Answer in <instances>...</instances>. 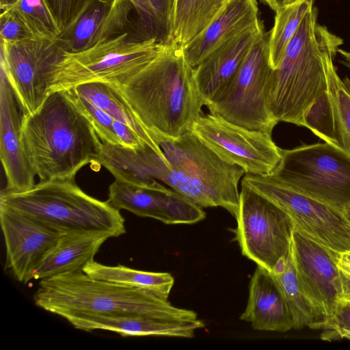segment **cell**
Returning a JSON list of instances; mask_svg holds the SVG:
<instances>
[{"mask_svg":"<svg viewBox=\"0 0 350 350\" xmlns=\"http://www.w3.org/2000/svg\"><path fill=\"white\" fill-rule=\"evenodd\" d=\"M241 182L285 211L308 238L338 253L350 252V223L342 211L288 187L271 174H247Z\"/></svg>","mask_w":350,"mask_h":350,"instance_id":"8fae6325","label":"cell"},{"mask_svg":"<svg viewBox=\"0 0 350 350\" xmlns=\"http://www.w3.org/2000/svg\"><path fill=\"white\" fill-rule=\"evenodd\" d=\"M235 229L243 256L273 272L291 250L295 224L269 199L241 182Z\"/></svg>","mask_w":350,"mask_h":350,"instance_id":"30bf717a","label":"cell"},{"mask_svg":"<svg viewBox=\"0 0 350 350\" xmlns=\"http://www.w3.org/2000/svg\"><path fill=\"white\" fill-rule=\"evenodd\" d=\"M63 91L70 100L90 120L102 142L112 145L122 146L115 129L116 120L79 95L72 88Z\"/></svg>","mask_w":350,"mask_h":350,"instance_id":"d6a6232c","label":"cell"},{"mask_svg":"<svg viewBox=\"0 0 350 350\" xmlns=\"http://www.w3.org/2000/svg\"><path fill=\"white\" fill-rule=\"evenodd\" d=\"M314 4L306 13L278 68L273 70L269 109L278 122L304 126V116L327 89V67L342 38L317 22Z\"/></svg>","mask_w":350,"mask_h":350,"instance_id":"3957f363","label":"cell"},{"mask_svg":"<svg viewBox=\"0 0 350 350\" xmlns=\"http://www.w3.org/2000/svg\"><path fill=\"white\" fill-rule=\"evenodd\" d=\"M269 38V31H263L235 75L206 107L232 123L272 133L278 122L269 104L273 73Z\"/></svg>","mask_w":350,"mask_h":350,"instance_id":"9c48e42d","label":"cell"},{"mask_svg":"<svg viewBox=\"0 0 350 350\" xmlns=\"http://www.w3.org/2000/svg\"><path fill=\"white\" fill-rule=\"evenodd\" d=\"M259 21L256 0H228L208 25L182 48L185 60L195 68L220 45Z\"/></svg>","mask_w":350,"mask_h":350,"instance_id":"44dd1931","label":"cell"},{"mask_svg":"<svg viewBox=\"0 0 350 350\" xmlns=\"http://www.w3.org/2000/svg\"><path fill=\"white\" fill-rule=\"evenodd\" d=\"M327 83L333 106L337 147L350 157V79L338 76L334 60L327 67Z\"/></svg>","mask_w":350,"mask_h":350,"instance_id":"f546056e","label":"cell"},{"mask_svg":"<svg viewBox=\"0 0 350 350\" xmlns=\"http://www.w3.org/2000/svg\"><path fill=\"white\" fill-rule=\"evenodd\" d=\"M323 340L346 338L350 340V301L340 299L332 319L326 323Z\"/></svg>","mask_w":350,"mask_h":350,"instance_id":"e575fe53","label":"cell"},{"mask_svg":"<svg viewBox=\"0 0 350 350\" xmlns=\"http://www.w3.org/2000/svg\"><path fill=\"white\" fill-rule=\"evenodd\" d=\"M64 53L57 38L1 41L0 69L6 75L23 114L34 113L44 103L49 96L51 73Z\"/></svg>","mask_w":350,"mask_h":350,"instance_id":"4fadbf2b","label":"cell"},{"mask_svg":"<svg viewBox=\"0 0 350 350\" xmlns=\"http://www.w3.org/2000/svg\"><path fill=\"white\" fill-rule=\"evenodd\" d=\"M304 122V126L315 135L338 148L332 102L327 89L306 111Z\"/></svg>","mask_w":350,"mask_h":350,"instance_id":"1f68e13d","label":"cell"},{"mask_svg":"<svg viewBox=\"0 0 350 350\" xmlns=\"http://www.w3.org/2000/svg\"><path fill=\"white\" fill-rule=\"evenodd\" d=\"M338 53L342 57L340 62L350 70V52L339 49Z\"/></svg>","mask_w":350,"mask_h":350,"instance_id":"74e56055","label":"cell"},{"mask_svg":"<svg viewBox=\"0 0 350 350\" xmlns=\"http://www.w3.org/2000/svg\"><path fill=\"white\" fill-rule=\"evenodd\" d=\"M263 31V23L259 21L220 45L193 68L194 79L204 105L207 106L235 75Z\"/></svg>","mask_w":350,"mask_h":350,"instance_id":"ffe728a7","label":"cell"},{"mask_svg":"<svg viewBox=\"0 0 350 350\" xmlns=\"http://www.w3.org/2000/svg\"><path fill=\"white\" fill-rule=\"evenodd\" d=\"M33 301L37 306L56 315L75 311L198 319L194 311L176 307L168 299L148 291L94 279L83 271L40 280Z\"/></svg>","mask_w":350,"mask_h":350,"instance_id":"277c9868","label":"cell"},{"mask_svg":"<svg viewBox=\"0 0 350 350\" xmlns=\"http://www.w3.org/2000/svg\"><path fill=\"white\" fill-rule=\"evenodd\" d=\"M342 213H343L345 217H346V219L350 223V204L346 205L343 208Z\"/></svg>","mask_w":350,"mask_h":350,"instance_id":"ab89813d","label":"cell"},{"mask_svg":"<svg viewBox=\"0 0 350 350\" xmlns=\"http://www.w3.org/2000/svg\"><path fill=\"white\" fill-rule=\"evenodd\" d=\"M21 141L40 181L75 180L82 167L95 163L102 146L90 120L64 91L51 93L37 111L23 114Z\"/></svg>","mask_w":350,"mask_h":350,"instance_id":"6da1fadb","label":"cell"},{"mask_svg":"<svg viewBox=\"0 0 350 350\" xmlns=\"http://www.w3.org/2000/svg\"><path fill=\"white\" fill-rule=\"evenodd\" d=\"M118 89L148 132L177 137L202 115L193 68L174 43L165 44L149 64Z\"/></svg>","mask_w":350,"mask_h":350,"instance_id":"7a4b0ae2","label":"cell"},{"mask_svg":"<svg viewBox=\"0 0 350 350\" xmlns=\"http://www.w3.org/2000/svg\"><path fill=\"white\" fill-rule=\"evenodd\" d=\"M240 319L259 331L286 332L293 329V317L271 272L257 265Z\"/></svg>","mask_w":350,"mask_h":350,"instance_id":"7402d4cb","label":"cell"},{"mask_svg":"<svg viewBox=\"0 0 350 350\" xmlns=\"http://www.w3.org/2000/svg\"><path fill=\"white\" fill-rule=\"evenodd\" d=\"M0 222L6 250V267L23 283L55 245L62 232L44 222L0 204Z\"/></svg>","mask_w":350,"mask_h":350,"instance_id":"2e32d148","label":"cell"},{"mask_svg":"<svg viewBox=\"0 0 350 350\" xmlns=\"http://www.w3.org/2000/svg\"><path fill=\"white\" fill-rule=\"evenodd\" d=\"M9 8L13 10L38 37L56 39L62 31L45 0H16Z\"/></svg>","mask_w":350,"mask_h":350,"instance_id":"4dcf8cb0","label":"cell"},{"mask_svg":"<svg viewBox=\"0 0 350 350\" xmlns=\"http://www.w3.org/2000/svg\"><path fill=\"white\" fill-rule=\"evenodd\" d=\"M164 44L127 31L83 51L65 52L51 73L49 95L95 81L118 88L149 64Z\"/></svg>","mask_w":350,"mask_h":350,"instance_id":"52a82bcc","label":"cell"},{"mask_svg":"<svg viewBox=\"0 0 350 350\" xmlns=\"http://www.w3.org/2000/svg\"><path fill=\"white\" fill-rule=\"evenodd\" d=\"M299 1H301V0H287V4L286 5L293 3Z\"/></svg>","mask_w":350,"mask_h":350,"instance_id":"60d3db41","label":"cell"},{"mask_svg":"<svg viewBox=\"0 0 350 350\" xmlns=\"http://www.w3.org/2000/svg\"><path fill=\"white\" fill-rule=\"evenodd\" d=\"M58 316L75 328L84 331L107 330L122 336H161L193 338L204 327L200 319L170 317H149L134 314H98L85 312H63Z\"/></svg>","mask_w":350,"mask_h":350,"instance_id":"ac0fdd59","label":"cell"},{"mask_svg":"<svg viewBox=\"0 0 350 350\" xmlns=\"http://www.w3.org/2000/svg\"><path fill=\"white\" fill-rule=\"evenodd\" d=\"M228 0H174L170 42L183 47L200 34Z\"/></svg>","mask_w":350,"mask_h":350,"instance_id":"d4e9b609","label":"cell"},{"mask_svg":"<svg viewBox=\"0 0 350 350\" xmlns=\"http://www.w3.org/2000/svg\"><path fill=\"white\" fill-rule=\"evenodd\" d=\"M70 88L115 120L127 125L146 145L167 159L161 147L152 139L147 128L117 87L109 83L95 81Z\"/></svg>","mask_w":350,"mask_h":350,"instance_id":"cb8c5ba5","label":"cell"},{"mask_svg":"<svg viewBox=\"0 0 350 350\" xmlns=\"http://www.w3.org/2000/svg\"><path fill=\"white\" fill-rule=\"evenodd\" d=\"M314 0H301L286 5L275 12L274 25L269 31V62L278 68L286 49Z\"/></svg>","mask_w":350,"mask_h":350,"instance_id":"f1b7e54d","label":"cell"},{"mask_svg":"<svg viewBox=\"0 0 350 350\" xmlns=\"http://www.w3.org/2000/svg\"><path fill=\"white\" fill-rule=\"evenodd\" d=\"M275 12L287 4V0H262Z\"/></svg>","mask_w":350,"mask_h":350,"instance_id":"8d00e7d4","label":"cell"},{"mask_svg":"<svg viewBox=\"0 0 350 350\" xmlns=\"http://www.w3.org/2000/svg\"><path fill=\"white\" fill-rule=\"evenodd\" d=\"M62 30L78 14L86 0H45Z\"/></svg>","mask_w":350,"mask_h":350,"instance_id":"d590c367","label":"cell"},{"mask_svg":"<svg viewBox=\"0 0 350 350\" xmlns=\"http://www.w3.org/2000/svg\"><path fill=\"white\" fill-rule=\"evenodd\" d=\"M338 252L332 251L304 235L295 228L291 254L301 288L324 324L333 317L343 297Z\"/></svg>","mask_w":350,"mask_h":350,"instance_id":"5bb4252c","label":"cell"},{"mask_svg":"<svg viewBox=\"0 0 350 350\" xmlns=\"http://www.w3.org/2000/svg\"><path fill=\"white\" fill-rule=\"evenodd\" d=\"M0 37L4 42H14L38 37L25 22L11 8L1 10Z\"/></svg>","mask_w":350,"mask_h":350,"instance_id":"836d02e7","label":"cell"},{"mask_svg":"<svg viewBox=\"0 0 350 350\" xmlns=\"http://www.w3.org/2000/svg\"><path fill=\"white\" fill-rule=\"evenodd\" d=\"M107 201L118 211L126 210L168 225L193 224L206 217L201 206L157 180L141 184L115 178Z\"/></svg>","mask_w":350,"mask_h":350,"instance_id":"9a60e30c","label":"cell"},{"mask_svg":"<svg viewBox=\"0 0 350 350\" xmlns=\"http://www.w3.org/2000/svg\"><path fill=\"white\" fill-rule=\"evenodd\" d=\"M133 10L130 0H86L57 39L65 52L85 50L129 31Z\"/></svg>","mask_w":350,"mask_h":350,"instance_id":"e0dca14e","label":"cell"},{"mask_svg":"<svg viewBox=\"0 0 350 350\" xmlns=\"http://www.w3.org/2000/svg\"><path fill=\"white\" fill-rule=\"evenodd\" d=\"M293 317V329H323L324 322L304 293L297 278L291 250L288 256L271 272Z\"/></svg>","mask_w":350,"mask_h":350,"instance_id":"4316f807","label":"cell"},{"mask_svg":"<svg viewBox=\"0 0 350 350\" xmlns=\"http://www.w3.org/2000/svg\"><path fill=\"white\" fill-rule=\"evenodd\" d=\"M137 18L135 33L141 39L170 42L174 0H130Z\"/></svg>","mask_w":350,"mask_h":350,"instance_id":"83f0119b","label":"cell"},{"mask_svg":"<svg viewBox=\"0 0 350 350\" xmlns=\"http://www.w3.org/2000/svg\"><path fill=\"white\" fill-rule=\"evenodd\" d=\"M83 271L94 279L148 291L166 299L174 284L169 273L140 271L121 265L107 266L94 260L88 263Z\"/></svg>","mask_w":350,"mask_h":350,"instance_id":"484cf974","label":"cell"},{"mask_svg":"<svg viewBox=\"0 0 350 350\" xmlns=\"http://www.w3.org/2000/svg\"><path fill=\"white\" fill-rule=\"evenodd\" d=\"M16 0H0V8L3 10L11 6Z\"/></svg>","mask_w":350,"mask_h":350,"instance_id":"f35d334b","label":"cell"},{"mask_svg":"<svg viewBox=\"0 0 350 350\" xmlns=\"http://www.w3.org/2000/svg\"><path fill=\"white\" fill-rule=\"evenodd\" d=\"M0 204L33 217L61 232L97 231L111 237L126 233L120 211L107 201L85 193L75 180L40 181L18 192L3 189Z\"/></svg>","mask_w":350,"mask_h":350,"instance_id":"8992f818","label":"cell"},{"mask_svg":"<svg viewBox=\"0 0 350 350\" xmlns=\"http://www.w3.org/2000/svg\"><path fill=\"white\" fill-rule=\"evenodd\" d=\"M190 131L221 159L246 174H271L281 159L271 133L247 129L217 114L201 115Z\"/></svg>","mask_w":350,"mask_h":350,"instance_id":"7c38bea8","label":"cell"},{"mask_svg":"<svg viewBox=\"0 0 350 350\" xmlns=\"http://www.w3.org/2000/svg\"><path fill=\"white\" fill-rule=\"evenodd\" d=\"M109 238V234L97 231L62 232L55 245L31 274V280L83 271Z\"/></svg>","mask_w":350,"mask_h":350,"instance_id":"603a6c76","label":"cell"},{"mask_svg":"<svg viewBox=\"0 0 350 350\" xmlns=\"http://www.w3.org/2000/svg\"><path fill=\"white\" fill-rule=\"evenodd\" d=\"M271 175L288 187L342 211L350 204V157L327 143L280 148Z\"/></svg>","mask_w":350,"mask_h":350,"instance_id":"ba28073f","label":"cell"},{"mask_svg":"<svg viewBox=\"0 0 350 350\" xmlns=\"http://www.w3.org/2000/svg\"><path fill=\"white\" fill-rule=\"evenodd\" d=\"M149 133L171 166L172 189L202 208L222 207L236 217L243 168L221 159L191 131L177 137Z\"/></svg>","mask_w":350,"mask_h":350,"instance_id":"5b68a950","label":"cell"},{"mask_svg":"<svg viewBox=\"0 0 350 350\" xmlns=\"http://www.w3.org/2000/svg\"><path fill=\"white\" fill-rule=\"evenodd\" d=\"M23 113L16 96L0 69V157L6 177L4 190L23 191L35 185L36 176L21 141Z\"/></svg>","mask_w":350,"mask_h":350,"instance_id":"d6986e66","label":"cell"}]
</instances>
